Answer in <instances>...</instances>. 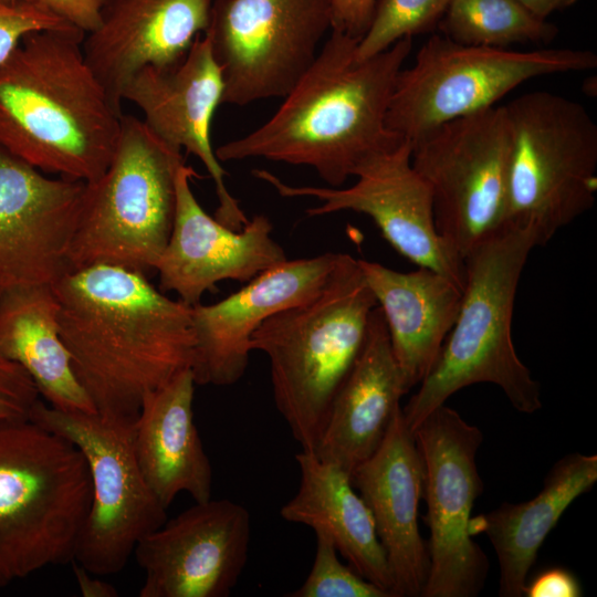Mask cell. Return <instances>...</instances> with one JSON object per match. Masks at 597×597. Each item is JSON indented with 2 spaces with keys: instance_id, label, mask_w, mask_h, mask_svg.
Segmentation results:
<instances>
[{
  "instance_id": "obj_1",
  "label": "cell",
  "mask_w": 597,
  "mask_h": 597,
  "mask_svg": "<svg viewBox=\"0 0 597 597\" xmlns=\"http://www.w3.org/2000/svg\"><path fill=\"white\" fill-rule=\"evenodd\" d=\"M60 331L96 412L136 419L147 394L191 368V306L116 265L71 270L55 284Z\"/></svg>"
},
{
  "instance_id": "obj_24",
  "label": "cell",
  "mask_w": 597,
  "mask_h": 597,
  "mask_svg": "<svg viewBox=\"0 0 597 597\" xmlns=\"http://www.w3.org/2000/svg\"><path fill=\"white\" fill-rule=\"evenodd\" d=\"M195 386L191 368L181 370L145 396L134 423L140 471L166 509L180 492L195 502L212 494V467L195 422Z\"/></svg>"
},
{
  "instance_id": "obj_38",
  "label": "cell",
  "mask_w": 597,
  "mask_h": 597,
  "mask_svg": "<svg viewBox=\"0 0 597 597\" xmlns=\"http://www.w3.org/2000/svg\"><path fill=\"white\" fill-rule=\"evenodd\" d=\"M7 3H11V1L10 0H0V6L1 4H7Z\"/></svg>"
},
{
  "instance_id": "obj_6",
  "label": "cell",
  "mask_w": 597,
  "mask_h": 597,
  "mask_svg": "<svg viewBox=\"0 0 597 597\" xmlns=\"http://www.w3.org/2000/svg\"><path fill=\"white\" fill-rule=\"evenodd\" d=\"M91 501L76 446L30 419L0 421V587L73 562Z\"/></svg>"
},
{
  "instance_id": "obj_23",
  "label": "cell",
  "mask_w": 597,
  "mask_h": 597,
  "mask_svg": "<svg viewBox=\"0 0 597 597\" xmlns=\"http://www.w3.org/2000/svg\"><path fill=\"white\" fill-rule=\"evenodd\" d=\"M358 264L384 315L408 392L434 365L459 313L462 289L426 268L400 272L366 260Z\"/></svg>"
},
{
  "instance_id": "obj_13",
  "label": "cell",
  "mask_w": 597,
  "mask_h": 597,
  "mask_svg": "<svg viewBox=\"0 0 597 597\" xmlns=\"http://www.w3.org/2000/svg\"><path fill=\"white\" fill-rule=\"evenodd\" d=\"M425 469V522L430 530L429 573L422 597H474L488 577L489 561L469 532L483 483L475 457L481 430L444 404L412 431Z\"/></svg>"
},
{
  "instance_id": "obj_10",
  "label": "cell",
  "mask_w": 597,
  "mask_h": 597,
  "mask_svg": "<svg viewBox=\"0 0 597 597\" xmlns=\"http://www.w3.org/2000/svg\"><path fill=\"white\" fill-rule=\"evenodd\" d=\"M29 419L71 441L87 463L92 501L73 562L98 576L117 574L167 520L137 462L135 419L63 411L41 399Z\"/></svg>"
},
{
  "instance_id": "obj_25",
  "label": "cell",
  "mask_w": 597,
  "mask_h": 597,
  "mask_svg": "<svg viewBox=\"0 0 597 597\" xmlns=\"http://www.w3.org/2000/svg\"><path fill=\"white\" fill-rule=\"evenodd\" d=\"M295 460L300 484L281 507V517L328 535L357 574L394 597L392 574L373 514L354 491L350 475L313 451L302 450Z\"/></svg>"
},
{
  "instance_id": "obj_16",
  "label": "cell",
  "mask_w": 597,
  "mask_h": 597,
  "mask_svg": "<svg viewBox=\"0 0 597 597\" xmlns=\"http://www.w3.org/2000/svg\"><path fill=\"white\" fill-rule=\"evenodd\" d=\"M86 184L51 178L0 147V290L54 285L70 248Z\"/></svg>"
},
{
  "instance_id": "obj_37",
  "label": "cell",
  "mask_w": 597,
  "mask_h": 597,
  "mask_svg": "<svg viewBox=\"0 0 597 597\" xmlns=\"http://www.w3.org/2000/svg\"><path fill=\"white\" fill-rule=\"evenodd\" d=\"M532 14L542 20H547L554 12L564 10L578 0H517Z\"/></svg>"
},
{
  "instance_id": "obj_12",
  "label": "cell",
  "mask_w": 597,
  "mask_h": 597,
  "mask_svg": "<svg viewBox=\"0 0 597 597\" xmlns=\"http://www.w3.org/2000/svg\"><path fill=\"white\" fill-rule=\"evenodd\" d=\"M332 23V0H216L205 34L221 69L222 104L284 97Z\"/></svg>"
},
{
  "instance_id": "obj_26",
  "label": "cell",
  "mask_w": 597,
  "mask_h": 597,
  "mask_svg": "<svg viewBox=\"0 0 597 597\" xmlns=\"http://www.w3.org/2000/svg\"><path fill=\"white\" fill-rule=\"evenodd\" d=\"M596 481L597 455L569 453L554 464L532 500L505 502L490 513L471 516L470 535L485 534L496 553L500 596H523L528 572L547 535L566 509Z\"/></svg>"
},
{
  "instance_id": "obj_3",
  "label": "cell",
  "mask_w": 597,
  "mask_h": 597,
  "mask_svg": "<svg viewBox=\"0 0 597 597\" xmlns=\"http://www.w3.org/2000/svg\"><path fill=\"white\" fill-rule=\"evenodd\" d=\"M84 36L33 32L0 64V147L46 175L91 184L112 159L123 112L86 62Z\"/></svg>"
},
{
  "instance_id": "obj_22",
  "label": "cell",
  "mask_w": 597,
  "mask_h": 597,
  "mask_svg": "<svg viewBox=\"0 0 597 597\" xmlns=\"http://www.w3.org/2000/svg\"><path fill=\"white\" fill-rule=\"evenodd\" d=\"M406 394L384 315L376 306L313 452L352 475L383 442Z\"/></svg>"
},
{
  "instance_id": "obj_5",
  "label": "cell",
  "mask_w": 597,
  "mask_h": 597,
  "mask_svg": "<svg viewBox=\"0 0 597 597\" xmlns=\"http://www.w3.org/2000/svg\"><path fill=\"white\" fill-rule=\"evenodd\" d=\"M376 306L358 260L339 253L314 297L275 313L252 334L251 349L269 359L276 409L302 450L314 451Z\"/></svg>"
},
{
  "instance_id": "obj_8",
  "label": "cell",
  "mask_w": 597,
  "mask_h": 597,
  "mask_svg": "<svg viewBox=\"0 0 597 597\" xmlns=\"http://www.w3.org/2000/svg\"><path fill=\"white\" fill-rule=\"evenodd\" d=\"M504 107L511 139L504 224L532 230L544 245L595 203L597 124L584 105L548 91Z\"/></svg>"
},
{
  "instance_id": "obj_20",
  "label": "cell",
  "mask_w": 597,
  "mask_h": 597,
  "mask_svg": "<svg viewBox=\"0 0 597 597\" xmlns=\"http://www.w3.org/2000/svg\"><path fill=\"white\" fill-rule=\"evenodd\" d=\"M216 0H107L82 41L86 62L122 111V92L140 70L180 62L210 23Z\"/></svg>"
},
{
  "instance_id": "obj_18",
  "label": "cell",
  "mask_w": 597,
  "mask_h": 597,
  "mask_svg": "<svg viewBox=\"0 0 597 597\" xmlns=\"http://www.w3.org/2000/svg\"><path fill=\"white\" fill-rule=\"evenodd\" d=\"M222 95L221 69L203 33L180 62L136 73L125 85L122 100L140 109L142 121L159 139L175 149H185L203 164L216 187L214 218L240 230L249 219L226 186L227 171L211 143V123Z\"/></svg>"
},
{
  "instance_id": "obj_2",
  "label": "cell",
  "mask_w": 597,
  "mask_h": 597,
  "mask_svg": "<svg viewBox=\"0 0 597 597\" xmlns=\"http://www.w3.org/2000/svg\"><path fill=\"white\" fill-rule=\"evenodd\" d=\"M358 41L331 30L276 112L253 132L219 146L218 159L308 166L338 188L366 159L406 140L388 129L386 115L412 38L363 60L356 55Z\"/></svg>"
},
{
  "instance_id": "obj_29",
  "label": "cell",
  "mask_w": 597,
  "mask_h": 597,
  "mask_svg": "<svg viewBox=\"0 0 597 597\" xmlns=\"http://www.w3.org/2000/svg\"><path fill=\"white\" fill-rule=\"evenodd\" d=\"M450 0H377L356 49L358 59L378 54L405 38L438 29Z\"/></svg>"
},
{
  "instance_id": "obj_30",
  "label": "cell",
  "mask_w": 597,
  "mask_h": 597,
  "mask_svg": "<svg viewBox=\"0 0 597 597\" xmlns=\"http://www.w3.org/2000/svg\"><path fill=\"white\" fill-rule=\"evenodd\" d=\"M316 549L312 568L300 588L289 597H389L387 593L344 565L331 537L314 532Z\"/></svg>"
},
{
  "instance_id": "obj_15",
  "label": "cell",
  "mask_w": 597,
  "mask_h": 597,
  "mask_svg": "<svg viewBox=\"0 0 597 597\" xmlns=\"http://www.w3.org/2000/svg\"><path fill=\"white\" fill-rule=\"evenodd\" d=\"M249 511L228 499L196 502L143 537L133 555L139 597H228L247 565Z\"/></svg>"
},
{
  "instance_id": "obj_27",
  "label": "cell",
  "mask_w": 597,
  "mask_h": 597,
  "mask_svg": "<svg viewBox=\"0 0 597 597\" xmlns=\"http://www.w3.org/2000/svg\"><path fill=\"white\" fill-rule=\"evenodd\" d=\"M59 313L54 285L0 290V353L24 369L51 407L96 412L73 370Z\"/></svg>"
},
{
  "instance_id": "obj_28",
  "label": "cell",
  "mask_w": 597,
  "mask_h": 597,
  "mask_svg": "<svg viewBox=\"0 0 597 597\" xmlns=\"http://www.w3.org/2000/svg\"><path fill=\"white\" fill-rule=\"evenodd\" d=\"M440 33L467 45L510 49L548 44L558 28L532 14L517 0H450Z\"/></svg>"
},
{
  "instance_id": "obj_36",
  "label": "cell",
  "mask_w": 597,
  "mask_h": 597,
  "mask_svg": "<svg viewBox=\"0 0 597 597\" xmlns=\"http://www.w3.org/2000/svg\"><path fill=\"white\" fill-rule=\"evenodd\" d=\"M73 563V573L78 589L84 597H117V589L107 582L98 578V575L92 574L75 562Z\"/></svg>"
},
{
  "instance_id": "obj_17",
  "label": "cell",
  "mask_w": 597,
  "mask_h": 597,
  "mask_svg": "<svg viewBox=\"0 0 597 597\" xmlns=\"http://www.w3.org/2000/svg\"><path fill=\"white\" fill-rule=\"evenodd\" d=\"M198 177L186 163L177 170L172 228L155 269L159 290L175 292L189 306L200 303L222 281L247 283L287 260L272 238L273 224L265 214L252 217L240 230L209 216L191 188Z\"/></svg>"
},
{
  "instance_id": "obj_4",
  "label": "cell",
  "mask_w": 597,
  "mask_h": 597,
  "mask_svg": "<svg viewBox=\"0 0 597 597\" xmlns=\"http://www.w3.org/2000/svg\"><path fill=\"white\" fill-rule=\"evenodd\" d=\"M536 237L504 224L464 258L465 282L455 322L418 391L401 408L413 429L458 390L478 383L496 385L520 412L542 408L541 389L512 341L515 294Z\"/></svg>"
},
{
  "instance_id": "obj_39",
  "label": "cell",
  "mask_w": 597,
  "mask_h": 597,
  "mask_svg": "<svg viewBox=\"0 0 597 597\" xmlns=\"http://www.w3.org/2000/svg\"><path fill=\"white\" fill-rule=\"evenodd\" d=\"M11 2H14V0H10Z\"/></svg>"
},
{
  "instance_id": "obj_19",
  "label": "cell",
  "mask_w": 597,
  "mask_h": 597,
  "mask_svg": "<svg viewBox=\"0 0 597 597\" xmlns=\"http://www.w3.org/2000/svg\"><path fill=\"white\" fill-rule=\"evenodd\" d=\"M339 253L286 260L212 304L191 306L196 385L230 386L244 375L251 337L270 316L314 297L324 286Z\"/></svg>"
},
{
  "instance_id": "obj_33",
  "label": "cell",
  "mask_w": 597,
  "mask_h": 597,
  "mask_svg": "<svg viewBox=\"0 0 597 597\" xmlns=\"http://www.w3.org/2000/svg\"><path fill=\"white\" fill-rule=\"evenodd\" d=\"M34 6L61 19L84 35L94 31L107 0H14Z\"/></svg>"
},
{
  "instance_id": "obj_7",
  "label": "cell",
  "mask_w": 597,
  "mask_h": 597,
  "mask_svg": "<svg viewBox=\"0 0 597 597\" xmlns=\"http://www.w3.org/2000/svg\"><path fill=\"white\" fill-rule=\"evenodd\" d=\"M182 164L181 150L159 139L142 119L123 114L106 170L86 184L70 271L106 264L147 276L155 272L171 232L176 174Z\"/></svg>"
},
{
  "instance_id": "obj_9",
  "label": "cell",
  "mask_w": 597,
  "mask_h": 597,
  "mask_svg": "<svg viewBox=\"0 0 597 597\" xmlns=\"http://www.w3.org/2000/svg\"><path fill=\"white\" fill-rule=\"evenodd\" d=\"M590 50L541 48L527 51L458 43L436 33L399 72L386 125L402 139L495 103L522 83L551 74L590 71Z\"/></svg>"
},
{
  "instance_id": "obj_14",
  "label": "cell",
  "mask_w": 597,
  "mask_h": 597,
  "mask_svg": "<svg viewBox=\"0 0 597 597\" xmlns=\"http://www.w3.org/2000/svg\"><path fill=\"white\" fill-rule=\"evenodd\" d=\"M411 143L366 159L356 170L350 187L294 186L265 169H254V177L272 186L284 198H315L318 206L307 208L310 217L338 211L368 216L383 237L418 268L443 274L462 290L464 260L438 232L429 186L411 165Z\"/></svg>"
},
{
  "instance_id": "obj_11",
  "label": "cell",
  "mask_w": 597,
  "mask_h": 597,
  "mask_svg": "<svg viewBox=\"0 0 597 597\" xmlns=\"http://www.w3.org/2000/svg\"><path fill=\"white\" fill-rule=\"evenodd\" d=\"M411 143L438 232L464 260L504 224L511 139L504 105L443 123Z\"/></svg>"
},
{
  "instance_id": "obj_35",
  "label": "cell",
  "mask_w": 597,
  "mask_h": 597,
  "mask_svg": "<svg viewBox=\"0 0 597 597\" xmlns=\"http://www.w3.org/2000/svg\"><path fill=\"white\" fill-rule=\"evenodd\" d=\"M523 595L527 597H578L583 595L576 576L563 567H552L526 584Z\"/></svg>"
},
{
  "instance_id": "obj_34",
  "label": "cell",
  "mask_w": 597,
  "mask_h": 597,
  "mask_svg": "<svg viewBox=\"0 0 597 597\" xmlns=\"http://www.w3.org/2000/svg\"><path fill=\"white\" fill-rule=\"evenodd\" d=\"M377 0H332V30L353 38H360L366 32Z\"/></svg>"
},
{
  "instance_id": "obj_32",
  "label": "cell",
  "mask_w": 597,
  "mask_h": 597,
  "mask_svg": "<svg viewBox=\"0 0 597 597\" xmlns=\"http://www.w3.org/2000/svg\"><path fill=\"white\" fill-rule=\"evenodd\" d=\"M40 398L24 369L0 353V421L29 419Z\"/></svg>"
},
{
  "instance_id": "obj_31",
  "label": "cell",
  "mask_w": 597,
  "mask_h": 597,
  "mask_svg": "<svg viewBox=\"0 0 597 597\" xmlns=\"http://www.w3.org/2000/svg\"><path fill=\"white\" fill-rule=\"evenodd\" d=\"M49 30L80 32L61 19L25 2L1 4L0 64L11 55L25 35Z\"/></svg>"
},
{
  "instance_id": "obj_21",
  "label": "cell",
  "mask_w": 597,
  "mask_h": 597,
  "mask_svg": "<svg viewBox=\"0 0 597 597\" xmlns=\"http://www.w3.org/2000/svg\"><path fill=\"white\" fill-rule=\"evenodd\" d=\"M369 507L394 578V597H419L430 559L419 526L425 469L400 409L378 449L352 473Z\"/></svg>"
}]
</instances>
